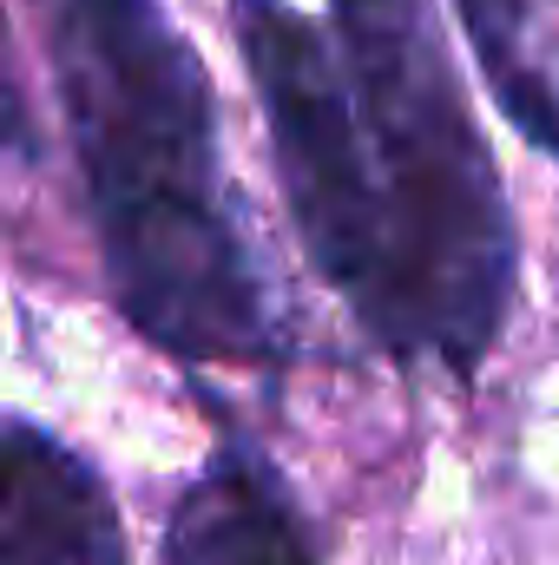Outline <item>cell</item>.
I'll return each mask as SVG.
<instances>
[{
    "mask_svg": "<svg viewBox=\"0 0 559 565\" xmlns=\"http://www.w3.org/2000/svg\"><path fill=\"white\" fill-rule=\"evenodd\" d=\"M0 151H13V158H33L40 151V126L27 113L20 73H13V53H7V13H0Z\"/></svg>",
    "mask_w": 559,
    "mask_h": 565,
    "instance_id": "52a82bcc",
    "label": "cell"
},
{
    "mask_svg": "<svg viewBox=\"0 0 559 565\" xmlns=\"http://www.w3.org/2000/svg\"><path fill=\"white\" fill-rule=\"evenodd\" d=\"M349 132L389 237L382 349L481 369L514 302V217L428 0H329Z\"/></svg>",
    "mask_w": 559,
    "mask_h": 565,
    "instance_id": "7a4b0ae2",
    "label": "cell"
},
{
    "mask_svg": "<svg viewBox=\"0 0 559 565\" xmlns=\"http://www.w3.org/2000/svg\"><path fill=\"white\" fill-rule=\"evenodd\" d=\"M165 565H316V540L283 493L277 467L244 440L178 493L165 526Z\"/></svg>",
    "mask_w": 559,
    "mask_h": 565,
    "instance_id": "5b68a950",
    "label": "cell"
},
{
    "mask_svg": "<svg viewBox=\"0 0 559 565\" xmlns=\"http://www.w3.org/2000/svg\"><path fill=\"white\" fill-rule=\"evenodd\" d=\"M0 565H126L106 480L33 422H0Z\"/></svg>",
    "mask_w": 559,
    "mask_h": 565,
    "instance_id": "277c9868",
    "label": "cell"
},
{
    "mask_svg": "<svg viewBox=\"0 0 559 565\" xmlns=\"http://www.w3.org/2000/svg\"><path fill=\"white\" fill-rule=\"evenodd\" d=\"M231 20H238V46H244V66L257 79L264 119H271L277 178L289 198V217L303 231V250L382 342L389 302H395V270H389L376 191L362 178L356 132H349L336 40L289 0H231Z\"/></svg>",
    "mask_w": 559,
    "mask_h": 565,
    "instance_id": "3957f363",
    "label": "cell"
},
{
    "mask_svg": "<svg viewBox=\"0 0 559 565\" xmlns=\"http://www.w3.org/2000/svg\"><path fill=\"white\" fill-rule=\"evenodd\" d=\"M500 113L559 158V0H454Z\"/></svg>",
    "mask_w": 559,
    "mask_h": 565,
    "instance_id": "8992f818",
    "label": "cell"
},
{
    "mask_svg": "<svg viewBox=\"0 0 559 565\" xmlns=\"http://www.w3.org/2000/svg\"><path fill=\"white\" fill-rule=\"evenodd\" d=\"M53 66L119 309L178 362L264 369L283 322L218 171V113L158 0H53Z\"/></svg>",
    "mask_w": 559,
    "mask_h": 565,
    "instance_id": "6da1fadb",
    "label": "cell"
}]
</instances>
